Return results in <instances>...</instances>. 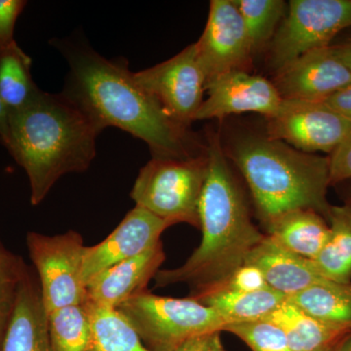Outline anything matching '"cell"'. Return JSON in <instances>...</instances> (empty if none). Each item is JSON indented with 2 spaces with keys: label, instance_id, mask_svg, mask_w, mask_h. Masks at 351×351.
Returning a JSON list of instances; mask_svg holds the SVG:
<instances>
[{
  "label": "cell",
  "instance_id": "6da1fadb",
  "mask_svg": "<svg viewBox=\"0 0 351 351\" xmlns=\"http://www.w3.org/2000/svg\"><path fill=\"white\" fill-rule=\"evenodd\" d=\"M69 64L62 94L101 133L117 127L144 141L154 157L188 158V128L171 119L133 77L124 60H108L87 47L68 46Z\"/></svg>",
  "mask_w": 351,
  "mask_h": 351
},
{
  "label": "cell",
  "instance_id": "7a4b0ae2",
  "mask_svg": "<svg viewBox=\"0 0 351 351\" xmlns=\"http://www.w3.org/2000/svg\"><path fill=\"white\" fill-rule=\"evenodd\" d=\"M206 179L199 203L201 243L181 267L159 269L156 287L186 283L191 295L216 290L244 265L265 237L252 223L248 207L226 160L218 135H210Z\"/></svg>",
  "mask_w": 351,
  "mask_h": 351
},
{
  "label": "cell",
  "instance_id": "3957f363",
  "mask_svg": "<svg viewBox=\"0 0 351 351\" xmlns=\"http://www.w3.org/2000/svg\"><path fill=\"white\" fill-rule=\"evenodd\" d=\"M99 134L62 93L43 91L31 106L10 115L6 149L27 176L32 205L40 204L63 176L90 167Z\"/></svg>",
  "mask_w": 351,
  "mask_h": 351
},
{
  "label": "cell",
  "instance_id": "277c9868",
  "mask_svg": "<svg viewBox=\"0 0 351 351\" xmlns=\"http://www.w3.org/2000/svg\"><path fill=\"white\" fill-rule=\"evenodd\" d=\"M230 156L251 189L263 225L297 209L313 210L328 221L332 208L327 199L331 186L329 157L255 135L237 138Z\"/></svg>",
  "mask_w": 351,
  "mask_h": 351
},
{
  "label": "cell",
  "instance_id": "5b68a950",
  "mask_svg": "<svg viewBox=\"0 0 351 351\" xmlns=\"http://www.w3.org/2000/svg\"><path fill=\"white\" fill-rule=\"evenodd\" d=\"M117 309L152 351H176L184 343L223 332L228 321L193 298L176 299L144 291Z\"/></svg>",
  "mask_w": 351,
  "mask_h": 351
},
{
  "label": "cell",
  "instance_id": "8992f818",
  "mask_svg": "<svg viewBox=\"0 0 351 351\" xmlns=\"http://www.w3.org/2000/svg\"><path fill=\"white\" fill-rule=\"evenodd\" d=\"M207 154L188 158L154 157L138 173L131 191L136 206L159 218L200 228L199 203L206 179Z\"/></svg>",
  "mask_w": 351,
  "mask_h": 351
},
{
  "label": "cell",
  "instance_id": "52a82bcc",
  "mask_svg": "<svg viewBox=\"0 0 351 351\" xmlns=\"http://www.w3.org/2000/svg\"><path fill=\"white\" fill-rule=\"evenodd\" d=\"M29 258L38 272L44 306L48 315L54 311L86 302L82 279L85 245L75 230L57 235L29 232L27 235Z\"/></svg>",
  "mask_w": 351,
  "mask_h": 351
},
{
  "label": "cell",
  "instance_id": "ba28073f",
  "mask_svg": "<svg viewBox=\"0 0 351 351\" xmlns=\"http://www.w3.org/2000/svg\"><path fill=\"white\" fill-rule=\"evenodd\" d=\"M351 27V0H291L271 44L270 66L278 71L309 51L326 47Z\"/></svg>",
  "mask_w": 351,
  "mask_h": 351
},
{
  "label": "cell",
  "instance_id": "9c48e42d",
  "mask_svg": "<svg viewBox=\"0 0 351 351\" xmlns=\"http://www.w3.org/2000/svg\"><path fill=\"white\" fill-rule=\"evenodd\" d=\"M133 77L180 125L188 128L195 121L206 90L195 43L163 63L133 73Z\"/></svg>",
  "mask_w": 351,
  "mask_h": 351
},
{
  "label": "cell",
  "instance_id": "30bf717a",
  "mask_svg": "<svg viewBox=\"0 0 351 351\" xmlns=\"http://www.w3.org/2000/svg\"><path fill=\"white\" fill-rule=\"evenodd\" d=\"M267 120V137L306 154H332L351 137L350 122L325 101L284 100L279 112Z\"/></svg>",
  "mask_w": 351,
  "mask_h": 351
},
{
  "label": "cell",
  "instance_id": "8fae6325",
  "mask_svg": "<svg viewBox=\"0 0 351 351\" xmlns=\"http://www.w3.org/2000/svg\"><path fill=\"white\" fill-rule=\"evenodd\" d=\"M206 85L232 71H245L253 50L243 20L233 0H212L206 27L195 43Z\"/></svg>",
  "mask_w": 351,
  "mask_h": 351
},
{
  "label": "cell",
  "instance_id": "7c38bea8",
  "mask_svg": "<svg viewBox=\"0 0 351 351\" xmlns=\"http://www.w3.org/2000/svg\"><path fill=\"white\" fill-rule=\"evenodd\" d=\"M274 86L284 100L325 101L351 84V71L335 46L304 53L276 71Z\"/></svg>",
  "mask_w": 351,
  "mask_h": 351
},
{
  "label": "cell",
  "instance_id": "4fadbf2b",
  "mask_svg": "<svg viewBox=\"0 0 351 351\" xmlns=\"http://www.w3.org/2000/svg\"><path fill=\"white\" fill-rule=\"evenodd\" d=\"M206 91L195 121L245 112L260 113L269 119L276 117L284 101L274 82L246 71H232L215 78L206 85Z\"/></svg>",
  "mask_w": 351,
  "mask_h": 351
},
{
  "label": "cell",
  "instance_id": "5bb4252c",
  "mask_svg": "<svg viewBox=\"0 0 351 351\" xmlns=\"http://www.w3.org/2000/svg\"><path fill=\"white\" fill-rule=\"evenodd\" d=\"M173 226L138 206L129 211L117 228L100 243L85 247L83 282L90 281L117 265L145 253L160 242L161 234Z\"/></svg>",
  "mask_w": 351,
  "mask_h": 351
},
{
  "label": "cell",
  "instance_id": "9a60e30c",
  "mask_svg": "<svg viewBox=\"0 0 351 351\" xmlns=\"http://www.w3.org/2000/svg\"><path fill=\"white\" fill-rule=\"evenodd\" d=\"M165 260L161 241L137 257L101 272L86 286V302L117 308L126 300L147 291V285Z\"/></svg>",
  "mask_w": 351,
  "mask_h": 351
},
{
  "label": "cell",
  "instance_id": "2e32d148",
  "mask_svg": "<svg viewBox=\"0 0 351 351\" xmlns=\"http://www.w3.org/2000/svg\"><path fill=\"white\" fill-rule=\"evenodd\" d=\"M0 351H53L48 313L31 269L21 283Z\"/></svg>",
  "mask_w": 351,
  "mask_h": 351
},
{
  "label": "cell",
  "instance_id": "e0dca14e",
  "mask_svg": "<svg viewBox=\"0 0 351 351\" xmlns=\"http://www.w3.org/2000/svg\"><path fill=\"white\" fill-rule=\"evenodd\" d=\"M244 263L260 269L269 287L287 298L326 281L314 270L311 261L286 250L269 235L248 254Z\"/></svg>",
  "mask_w": 351,
  "mask_h": 351
},
{
  "label": "cell",
  "instance_id": "ac0fdd59",
  "mask_svg": "<svg viewBox=\"0 0 351 351\" xmlns=\"http://www.w3.org/2000/svg\"><path fill=\"white\" fill-rule=\"evenodd\" d=\"M265 321L280 328L293 351H323L338 346L351 329L317 319L286 301Z\"/></svg>",
  "mask_w": 351,
  "mask_h": 351
},
{
  "label": "cell",
  "instance_id": "d6986e66",
  "mask_svg": "<svg viewBox=\"0 0 351 351\" xmlns=\"http://www.w3.org/2000/svg\"><path fill=\"white\" fill-rule=\"evenodd\" d=\"M267 234L286 250L313 260L326 244L330 226L313 210L297 209L277 217L265 226Z\"/></svg>",
  "mask_w": 351,
  "mask_h": 351
},
{
  "label": "cell",
  "instance_id": "ffe728a7",
  "mask_svg": "<svg viewBox=\"0 0 351 351\" xmlns=\"http://www.w3.org/2000/svg\"><path fill=\"white\" fill-rule=\"evenodd\" d=\"M191 298L221 314L228 324L265 319L287 301L286 295L270 288L253 293L218 289Z\"/></svg>",
  "mask_w": 351,
  "mask_h": 351
},
{
  "label": "cell",
  "instance_id": "44dd1931",
  "mask_svg": "<svg viewBox=\"0 0 351 351\" xmlns=\"http://www.w3.org/2000/svg\"><path fill=\"white\" fill-rule=\"evenodd\" d=\"M328 223L330 234L326 244L311 261L322 278L334 282H351V200L332 206Z\"/></svg>",
  "mask_w": 351,
  "mask_h": 351
},
{
  "label": "cell",
  "instance_id": "7402d4cb",
  "mask_svg": "<svg viewBox=\"0 0 351 351\" xmlns=\"http://www.w3.org/2000/svg\"><path fill=\"white\" fill-rule=\"evenodd\" d=\"M91 325L86 351H152L119 309L85 302Z\"/></svg>",
  "mask_w": 351,
  "mask_h": 351
},
{
  "label": "cell",
  "instance_id": "603a6c76",
  "mask_svg": "<svg viewBox=\"0 0 351 351\" xmlns=\"http://www.w3.org/2000/svg\"><path fill=\"white\" fill-rule=\"evenodd\" d=\"M32 59L13 43L0 54V96L10 115L31 106L43 90L32 76Z\"/></svg>",
  "mask_w": 351,
  "mask_h": 351
},
{
  "label": "cell",
  "instance_id": "cb8c5ba5",
  "mask_svg": "<svg viewBox=\"0 0 351 351\" xmlns=\"http://www.w3.org/2000/svg\"><path fill=\"white\" fill-rule=\"evenodd\" d=\"M317 319L351 329V282L323 281L287 298Z\"/></svg>",
  "mask_w": 351,
  "mask_h": 351
},
{
  "label": "cell",
  "instance_id": "d4e9b609",
  "mask_svg": "<svg viewBox=\"0 0 351 351\" xmlns=\"http://www.w3.org/2000/svg\"><path fill=\"white\" fill-rule=\"evenodd\" d=\"M53 351H86L91 325L84 304L64 307L48 315Z\"/></svg>",
  "mask_w": 351,
  "mask_h": 351
},
{
  "label": "cell",
  "instance_id": "484cf974",
  "mask_svg": "<svg viewBox=\"0 0 351 351\" xmlns=\"http://www.w3.org/2000/svg\"><path fill=\"white\" fill-rule=\"evenodd\" d=\"M239 9L254 54L262 49L272 36L285 11L281 0H233Z\"/></svg>",
  "mask_w": 351,
  "mask_h": 351
},
{
  "label": "cell",
  "instance_id": "4316f807",
  "mask_svg": "<svg viewBox=\"0 0 351 351\" xmlns=\"http://www.w3.org/2000/svg\"><path fill=\"white\" fill-rule=\"evenodd\" d=\"M29 269L23 258L8 250L0 240V346L13 313L21 283Z\"/></svg>",
  "mask_w": 351,
  "mask_h": 351
},
{
  "label": "cell",
  "instance_id": "83f0119b",
  "mask_svg": "<svg viewBox=\"0 0 351 351\" xmlns=\"http://www.w3.org/2000/svg\"><path fill=\"white\" fill-rule=\"evenodd\" d=\"M223 331L239 337L252 351H293L282 330L269 321L232 323Z\"/></svg>",
  "mask_w": 351,
  "mask_h": 351
},
{
  "label": "cell",
  "instance_id": "f1b7e54d",
  "mask_svg": "<svg viewBox=\"0 0 351 351\" xmlns=\"http://www.w3.org/2000/svg\"><path fill=\"white\" fill-rule=\"evenodd\" d=\"M267 288H269V285L260 269L255 265L244 263L233 272L232 276L221 287L218 289H226L235 292L253 293Z\"/></svg>",
  "mask_w": 351,
  "mask_h": 351
},
{
  "label": "cell",
  "instance_id": "f546056e",
  "mask_svg": "<svg viewBox=\"0 0 351 351\" xmlns=\"http://www.w3.org/2000/svg\"><path fill=\"white\" fill-rule=\"evenodd\" d=\"M27 3L25 0H0V54L16 43V23Z\"/></svg>",
  "mask_w": 351,
  "mask_h": 351
},
{
  "label": "cell",
  "instance_id": "4dcf8cb0",
  "mask_svg": "<svg viewBox=\"0 0 351 351\" xmlns=\"http://www.w3.org/2000/svg\"><path fill=\"white\" fill-rule=\"evenodd\" d=\"M329 159L331 184L351 179V137L339 145Z\"/></svg>",
  "mask_w": 351,
  "mask_h": 351
},
{
  "label": "cell",
  "instance_id": "1f68e13d",
  "mask_svg": "<svg viewBox=\"0 0 351 351\" xmlns=\"http://www.w3.org/2000/svg\"><path fill=\"white\" fill-rule=\"evenodd\" d=\"M351 123V84L325 101Z\"/></svg>",
  "mask_w": 351,
  "mask_h": 351
},
{
  "label": "cell",
  "instance_id": "d6a6232c",
  "mask_svg": "<svg viewBox=\"0 0 351 351\" xmlns=\"http://www.w3.org/2000/svg\"><path fill=\"white\" fill-rule=\"evenodd\" d=\"M10 140V113L0 96V142L8 147Z\"/></svg>",
  "mask_w": 351,
  "mask_h": 351
},
{
  "label": "cell",
  "instance_id": "836d02e7",
  "mask_svg": "<svg viewBox=\"0 0 351 351\" xmlns=\"http://www.w3.org/2000/svg\"><path fill=\"white\" fill-rule=\"evenodd\" d=\"M197 351H226L221 343V332H213L205 337Z\"/></svg>",
  "mask_w": 351,
  "mask_h": 351
},
{
  "label": "cell",
  "instance_id": "e575fe53",
  "mask_svg": "<svg viewBox=\"0 0 351 351\" xmlns=\"http://www.w3.org/2000/svg\"><path fill=\"white\" fill-rule=\"evenodd\" d=\"M337 53L341 61L346 64V66L351 71V41L341 44V45H335Z\"/></svg>",
  "mask_w": 351,
  "mask_h": 351
},
{
  "label": "cell",
  "instance_id": "d590c367",
  "mask_svg": "<svg viewBox=\"0 0 351 351\" xmlns=\"http://www.w3.org/2000/svg\"><path fill=\"white\" fill-rule=\"evenodd\" d=\"M208 336V335H207ZM205 337H199V338H195L189 339V341L184 343V345L180 346L176 351H197L200 346L202 345L203 341H204Z\"/></svg>",
  "mask_w": 351,
  "mask_h": 351
},
{
  "label": "cell",
  "instance_id": "8d00e7d4",
  "mask_svg": "<svg viewBox=\"0 0 351 351\" xmlns=\"http://www.w3.org/2000/svg\"><path fill=\"white\" fill-rule=\"evenodd\" d=\"M336 351H351V332L339 341Z\"/></svg>",
  "mask_w": 351,
  "mask_h": 351
},
{
  "label": "cell",
  "instance_id": "74e56055",
  "mask_svg": "<svg viewBox=\"0 0 351 351\" xmlns=\"http://www.w3.org/2000/svg\"><path fill=\"white\" fill-rule=\"evenodd\" d=\"M337 346H334V348H327V350H325L323 351H336Z\"/></svg>",
  "mask_w": 351,
  "mask_h": 351
}]
</instances>
